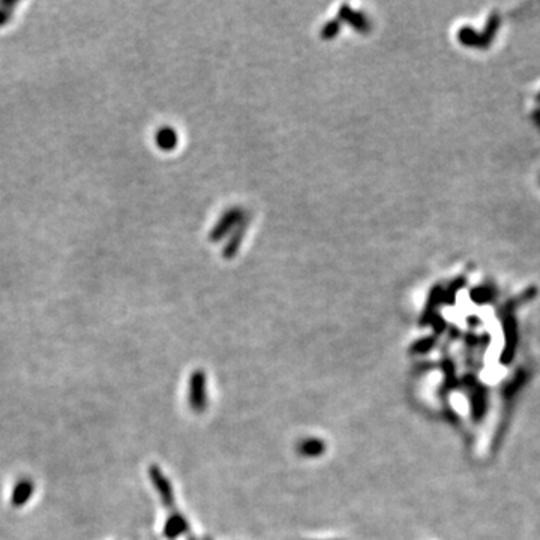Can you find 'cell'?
Masks as SVG:
<instances>
[{"label": "cell", "instance_id": "8fae6325", "mask_svg": "<svg viewBox=\"0 0 540 540\" xmlns=\"http://www.w3.org/2000/svg\"><path fill=\"white\" fill-rule=\"evenodd\" d=\"M246 227H248V216H243V219L239 222V227L236 228V231H234V234L231 236V239L228 240L226 250H224V257L226 258H233L234 255H236L239 246L242 243V239L245 236V231H246Z\"/></svg>", "mask_w": 540, "mask_h": 540}, {"label": "cell", "instance_id": "5bb4252c", "mask_svg": "<svg viewBox=\"0 0 540 540\" xmlns=\"http://www.w3.org/2000/svg\"><path fill=\"white\" fill-rule=\"evenodd\" d=\"M437 343V336H429V338H424L420 339V341H417L413 347H412V353H428V351L436 345Z\"/></svg>", "mask_w": 540, "mask_h": 540}, {"label": "cell", "instance_id": "9a60e30c", "mask_svg": "<svg viewBox=\"0 0 540 540\" xmlns=\"http://www.w3.org/2000/svg\"><path fill=\"white\" fill-rule=\"evenodd\" d=\"M158 140H159L161 147H164V149H171L176 145V135L171 129H162Z\"/></svg>", "mask_w": 540, "mask_h": 540}, {"label": "cell", "instance_id": "7c38bea8", "mask_svg": "<svg viewBox=\"0 0 540 540\" xmlns=\"http://www.w3.org/2000/svg\"><path fill=\"white\" fill-rule=\"evenodd\" d=\"M465 284H467V279L464 276L453 279L448 287L443 288V303L444 305H453L456 295L460 293L461 288L465 287Z\"/></svg>", "mask_w": 540, "mask_h": 540}, {"label": "cell", "instance_id": "6da1fadb", "mask_svg": "<svg viewBox=\"0 0 540 540\" xmlns=\"http://www.w3.org/2000/svg\"><path fill=\"white\" fill-rule=\"evenodd\" d=\"M500 27V16L491 14L486 23V27L482 33L476 32L472 27H462L458 33V39L465 47H477V49H486L494 41Z\"/></svg>", "mask_w": 540, "mask_h": 540}, {"label": "cell", "instance_id": "7a4b0ae2", "mask_svg": "<svg viewBox=\"0 0 540 540\" xmlns=\"http://www.w3.org/2000/svg\"><path fill=\"white\" fill-rule=\"evenodd\" d=\"M188 401L194 413H203L207 407V377L206 372L197 369L190 377Z\"/></svg>", "mask_w": 540, "mask_h": 540}, {"label": "cell", "instance_id": "4fadbf2b", "mask_svg": "<svg viewBox=\"0 0 540 540\" xmlns=\"http://www.w3.org/2000/svg\"><path fill=\"white\" fill-rule=\"evenodd\" d=\"M339 30H341V21H339V20H332V21H329L327 23V25L321 29V38L323 39H333L335 37H336V35L339 33Z\"/></svg>", "mask_w": 540, "mask_h": 540}, {"label": "cell", "instance_id": "ba28073f", "mask_svg": "<svg viewBox=\"0 0 540 540\" xmlns=\"http://www.w3.org/2000/svg\"><path fill=\"white\" fill-rule=\"evenodd\" d=\"M438 305H443V287L441 286H436L429 293L427 307H425L424 314H422V319H420V324L422 326H428L429 324L432 317L437 314L436 311L438 308Z\"/></svg>", "mask_w": 540, "mask_h": 540}, {"label": "cell", "instance_id": "5b68a950", "mask_svg": "<svg viewBox=\"0 0 540 540\" xmlns=\"http://www.w3.org/2000/svg\"><path fill=\"white\" fill-rule=\"evenodd\" d=\"M33 491L35 484L30 479H20L13 489V494H11V504H13L14 508L26 506V503L33 496Z\"/></svg>", "mask_w": 540, "mask_h": 540}, {"label": "cell", "instance_id": "8992f818", "mask_svg": "<svg viewBox=\"0 0 540 540\" xmlns=\"http://www.w3.org/2000/svg\"><path fill=\"white\" fill-rule=\"evenodd\" d=\"M347 21L351 27H355L359 32H368L369 30V23L367 17L356 13V11L351 9L348 5H343L341 9H339V21Z\"/></svg>", "mask_w": 540, "mask_h": 540}, {"label": "cell", "instance_id": "30bf717a", "mask_svg": "<svg viewBox=\"0 0 540 540\" xmlns=\"http://www.w3.org/2000/svg\"><path fill=\"white\" fill-rule=\"evenodd\" d=\"M497 287L491 283L482 284L474 287L472 291H470V297L476 303V305H486L494 302L497 297Z\"/></svg>", "mask_w": 540, "mask_h": 540}, {"label": "cell", "instance_id": "9c48e42d", "mask_svg": "<svg viewBox=\"0 0 540 540\" xmlns=\"http://www.w3.org/2000/svg\"><path fill=\"white\" fill-rule=\"evenodd\" d=\"M326 452V443L320 438L309 437L297 444V453L305 458H319Z\"/></svg>", "mask_w": 540, "mask_h": 540}, {"label": "cell", "instance_id": "3957f363", "mask_svg": "<svg viewBox=\"0 0 540 540\" xmlns=\"http://www.w3.org/2000/svg\"><path fill=\"white\" fill-rule=\"evenodd\" d=\"M149 476H150L152 484H154V486L158 491V494H159V497H161V500L164 503V506L171 508L173 504H174L173 488H171V484L167 480V477L162 474L161 468L158 465H150Z\"/></svg>", "mask_w": 540, "mask_h": 540}, {"label": "cell", "instance_id": "52a82bcc", "mask_svg": "<svg viewBox=\"0 0 540 540\" xmlns=\"http://www.w3.org/2000/svg\"><path fill=\"white\" fill-rule=\"evenodd\" d=\"M188 528H190V524H188V521L185 520V516L182 513H173L167 520L166 525H164V536L173 540L176 537L185 534L188 532Z\"/></svg>", "mask_w": 540, "mask_h": 540}, {"label": "cell", "instance_id": "277c9868", "mask_svg": "<svg viewBox=\"0 0 540 540\" xmlns=\"http://www.w3.org/2000/svg\"><path fill=\"white\" fill-rule=\"evenodd\" d=\"M243 216H245V214L239 209L228 210V212L221 218V221L218 222V226L214 228L212 234H210V239H212L214 242L221 240L227 233H230L233 230L234 226L239 224V222L243 219Z\"/></svg>", "mask_w": 540, "mask_h": 540}]
</instances>
